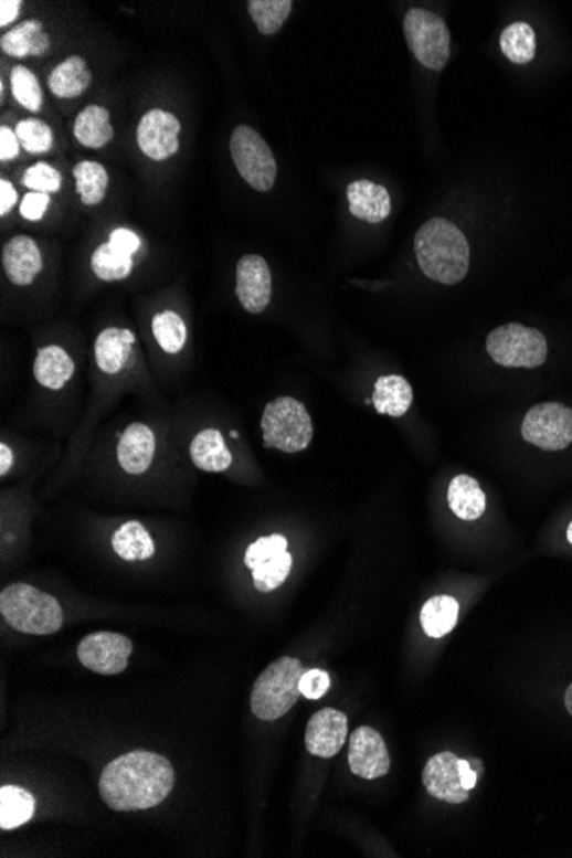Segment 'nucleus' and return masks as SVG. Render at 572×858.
Masks as SVG:
<instances>
[{"label":"nucleus","mask_w":572,"mask_h":858,"mask_svg":"<svg viewBox=\"0 0 572 858\" xmlns=\"http://www.w3.org/2000/svg\"><path fill=\"white\" fill-rule=\"evenodd\" d=\"M74 138L81 146L88 149H102L114 139L115 129L112 126L110 112L102 105L84 107L74 119Z\"/></svg>","instance_id":"5701e85b"},{"label":"nucleus","mask_w":572,"mask_h":858,"mask_svg":"<svg viewBox=\"0 0 572 858\" xmlns=\"http://www.w3.org/2000/svg\"><path fill=\"white\" fill-rule=\"evenodd\" d=\"M459 776H462V785L465 790H472L477 785V771L472 770V764L468 761L459 760Z\"/></svg>","instance_id":"a18cd8bd"},{"label":"nucleus","mask_w":572,"mask_h":858,"mask_svg":"<svg viewBox=\"0 0 572 858\" xmlns=\"http://www.w3.org/2000/svg\"><path fill=\"white\" fill-rule=\"evenodd\" d=\"M9 81H11V93L15 102L24 110L40 114L43 107V92L36 74L27 65L18 64L12 67Z\"/></svg>","instance_id":"72a5a7b5"},{"label":"nucleus","mask_w":572,"mask_h":858,"mask_svg":"<svg viewBox=\"0 0 572 858\" xmlns=\"http://www.w3.org/2000/svg\"><path fill=\"white\" fill-rule=\"evenodd\" d=\"M348 718L335 708L317 711L306 730L307 751L317 758L329 760L338 754L347 742Z\"/></svg>","instance_id":"2eb2a0df"},{"label":"nucleus","mask_w":572,"mask_h":858,"mask_svg":"<svg viewBox=\"0 0 572 858\" xmlns=\"http://www.w3.org/2000/svg\"><path fill=\"white\" fill-rule=\"evenodd\" d=\"M182 126L176 115L153 108L146 112L138 124L136 139L145 157L153 161L170 160L179 153V134Z\"/></svg>","instance_id":"9b49d317"},{"label":"nucleus","mask_w":572,"mask_h":858,"mask_svg":"<svg viewBox=\"0 0 572 858\" xmlns=\"http://www.w3.org/2000/svg\"><path fill=\"white\" fill-rule=\"evenodd\" d=\"M565 708H568L569 714L572 717V684L569 686L568 691H565Z\"/></svg>","instance_id":"de8ad7c7"},{"label":"nucleus","mask_w":572,"mask_h":858,"mask_svg":"<svg viewBox=\"0 0 572 858\" xmlns=\"http://www.w3.org/2000/svg\"><path fill=\"white\" fill-rule=\"evenodd\" d=\"M500 49L502 54L515 64H528L533 61L537 52L533 28L523 21L509 24L500 35Z\"/></svg>","instance_id":"473e14b6"},{"label":"nucleus","mask_w":572,"mask_h":858,"mask_svg":"<svg viewBox=\"0 0 572 858\" xmlns=\"http://www.w3.org/2000/svg\"><path fill=\"white\" fill-rule=\"evenodd\" d=\"M292 564H294V559L285 550V552L276 553L275 558L269 559V561L257 565L256 569H252V578H254V586H256L257 592L269 593L282 586L290 574Z\"/></svg>","instance_id":"e433bc0d"},{"label":"nucleus","mask_w":572,"mask_h":858,"mask_svg":"<svg viewBox=\"0 0 572 858\" xmlns=\"http://www.w3.org/2000/svg\"><path fill=\"white\" fill-rule=\"evenodd\" d=\"M241 306L248 314H261L269 306L273 295L272 269L264 257L247 254L237 264V286H235Z\"/></svg>","instance_id":"4468645a"},{"label":"nucleus","mask_w":572,"mask_h":858,"mask_svg":"<svg viewBox=\"0 0 572 858\" xmlns=\"http://www.w3.org/2000/svg\"><path fill=\"white\" fill-rule=\"evenodd\" d=\"M329 684L331 682H329V676L325 670L313 668V670L304 671V676L300 677V695L316 701L329 691Z\"/></svg>","instance_id":"ea45409f"},{"label":"nucleus","mask_w":572,"mask_h":858,"mask_svg":"<svg viewBox=\"0 0 572 858\" xmlns=\"http://www.w3.org/2000/svg\"><path fill=\"white\" fill-rule=\"evenodd\" d=\"M425 788L437 801L449 804H463L468 801L469 792L463 788L459 776V758L453 752H441L427 761L424 767Z\"/></svg>","instance_id":"dca6fc26"},{"label":"nucleus","mask_w":572,"mask_h":858,"mask_svg":"<svg viewBox=\"0 0 572 858\" xmlns=\"http://www.w3.org/2000/svg\"><path fill=\"white\" fill-rule=\"evenodd\" d=\"M18 191L9 180H0V216H6L18 203Z\"/></svg>","instance_id":"37998d69"},{"label":"nucleus","mask_w":572,"mask_h":858,"mask_svg":"<svg viewBox=\"0 0 572 858\" xmlns=\"http://www.w3.org/2000/svg\"><path fill=\"white\" fill-rule=\"evenodd\" d=\"M176 785L172 764L163 755L134 751L107 764L99 776V797L119 813L160 805Z\"/></svg>","instance_id":"f257e3e1"},{"label":"nucleus","mask_w":572,"mask_h":858,"mask_svg":"<svg viewBox=\"0 0 572 858\" xmlns=\"http://www.w3.org/2000/svg\"><path fill=\"white\" fill-rule=\"evenodd\" d=\"M413 390L405 378L401 375H384L375 381L372 403L381 415H405L412 406Z\"/></svg>","instance_id":"a878e982"},{"label":"nucleus","mask_w":572,"mask_h":858,"mask_svg":"<svg viewBox=\"0 0 572 858\" xmlns=\"http://www.w3.org/2000/svg\"><path fill=\"white\" fill-rule=\"evenodd\" d=\"M153 336L161 350L176 356L188 341V328L176 310H163L153 317Z\"/></svg>","instance_id":"f704fd0d"},{"label":"nucleus","mask_w":572,"mask_h":858,"mask_svg":"<svg viewBox=\"0 0 572 858\" xmlns=\"http://www.w3.org/2000/svg\"><path fill=\"white\" fill-rule=\"evenodd\" d=\"M459 617V603L453 596L439 595L427 600L420 621L425 634L431 637H443L456 626Z\"/></svg>","instance_id":"7c9ffc66"},{"label":"nucleus","mask_w":572,"mask_h":858,"mask_svg":"<svg viewBox=\"0 0 572 858\" xmlns=\"http://www.w3.org/2000/svg\"><path fill=\"white\" fill-rule=\"evenodd\" d=\"M12 462H14V459H12L11 447L4 443L0 444V475H2V477H6V475L9 474Z\"/></svg>","instance_id":"49530a36"},{"label":"nucleus","mask_w":572,"mask_h":858,"mask_svg":"<svg viewBox=\"0 0 572 858\" xmlns=\"http://www.w3.org/2000/svg\"><path fill=\"white\" fill-rule=\"evenodd\" d=\"M133 643L124 634L95 633L84 637L77 648L81 664L102 676H117L126 670Z\"/></svg>","instance_id":"f8f14e48"},{"label":"nucleus","mask_w":572,"mask_h":858,"mask_svg":"<svg viewBox=\"0 0 572 858\" xmlns=\"http://www.w3.org/2000/svg\"><path fill=\"white\" fill-rule=\"evenodd\" d=\"M230 155L237 172L254 191H272L278 176V165L272 148L256 129L235 127L230 138Z\"/></svg>","instance_id":"423d86ee"},{"label":"nucleus","mask_w":572,"mask_h":858,"mask_svg":"<svg viewBox=\"0 0 572 858\" xmlns=\"http://www.w3.org/2000/svg\"><path fill=\"white\" fill-rule=\"evenodd\" d=\"M141 248L138 233L115 229L108 242L98 245L92 254V269L102 282H120L133 273L134 254Z\"/></svg>","instance_id":"9d476101"},{"label":"nucleus","mask_w":572,"mask_h":858,"mask_svg":"<svg viewBox=\"0 0 572 858\" xmlns=\"http://www.w3.org/2000/svg\"><path fill=\"white\" fill-rule=\"evenodd\" d=\"M2 267L9 282L15 286H28L42 273L43 257L30 235H15L2 248Z\"/></svg>","instance_id":"f3484780"},{"label":"nucleus","mask_w":572,"mask_h":858,"mask_svg":"<svg viewBox=\"0 0 572 858\" xmlns=\"http://www.w3.org/2000/svg\"><path fill=\"white\" fill-rule=\"evenodd\" d=\"M191 458L199 469L208 474H222L233 462L222 432L216 428H204L195 435L191 443Z\"/></svg>","instance_id":"393cba45"},{"label":"nucleus","mask_w":572,"mask_h":858,"mask_svg":"<svg viewBox=\"0 0 572 858\" xmlns=\"http://www.w3.org/2000/svg\"><path fill=\"white\" fill-rule=\"evenodd\" d=\"M35 814V798L28 790L6 785L0 790V828L15 829Z\"/></svg>","instance_id":"c756f323"},{"label":"nucleus","mask_w":572,"mask_h":858,"mask_svg":"<svg viewBox=\"0 0 572 858\" xmlns=\"http://www.w3.org/2000/svg\"><path fill=\"white\" fill-rule=\"evenodd\" d=\"M447 500L449 508L458 518L465 521H475L480 518L487 508V497L480 485L475 478L468 475H458L454 477L447 490Z\"/></svg>","instance_id":"bb28decb"},{"label":"nucleus","mask_w":572,"mask_h":858,"mask_svg":"<svg viewBox=\"0 0 572 858\" xmlns=\"http://www.w3.org/2000/svg\"><path fill=\"white\" fill-rule=\"evenodd\" d=\"M568 540H569V543H571L572 545V523L569 525V528H568Z\"/></svg>","instance_id":"09e8293b"},{"label":"nucleus","mask_w":572,"mask_h":858,"mask_svg":"<svg viewBox=\"0 0 572 858\" xmlns=\"http://www.w3.org/2000/svg\"><path fill=\"white\" fill-rule=\"evenodd\" d=\"M521 435L543 451H562L572 443V409L562 403H542L525 416Z\"/></svg>","instance_id":"1a4fd4ad"},{"label":"nucleus","mask_w":572,"mask_h":858,"mask_svg":"<svg viewBox=\"0 0 572 858\" xmlns=\"http://www.w3.org/2000/svg\"><path fill=\"white\" fill-rule=\"evenodd\" d=\"M74 369L76 366H74V360L71 359L70 353L57 345H50L36 353L33 374H35L40 385L46 390L57 391L71 381Z\"/></svg>","instance_id":"b1692460"},{"label":"nucleus","mask_w":572,"mask_h":858,"mask_svg":"<svg viewBox=\"0 0 572 858\" xmlns=\"http://www.w3.org/2000/svg\"><path fill=\"white\" fill-rule=\"evenodd\" d=\"M286 547H288V540L283 534L259 538L257 542L248 545L247 552H245V565L252 571L263 562L275 558L276 553L285 552Z\"/></svg>","instance_id":"58836bf2"},{"label":"nucleus","mask_w":572,"mask_h":858,"mask_svg":"<svg viewBox=\"0 0 572 858\" xmlns=\"http://www.w3.org/2000/svg\"><path fill=\"white\" fill-rule=\"evenodd\" d=\"M0 614L12 629L31 636L55 634L64 624L61 603L30 584L15 583L0 593Z\"/></svg>","instance_id":"7ed1b4c3"},{"label":"nucleus","mask_w":572,"mask_h":858,"mask_svg":"<svg viewBox=\"0 0 572 858\" xmlns=\"http://www.w3.org/2000/svg\"><path fill=\"white\" fill-rule=\"evenodd\" d=\"M304 671L300 661L290 656L273 661L252 687V713L264 721L285 717L298 701Z\"/></svg>","instance_id":"20e7f679"},{"label":"nucleus","mask_w":572,"mask_h":858,"mask_svg":"<svg viewBox=\"0 0 572 858\" xmlns=\"http://www.w3.org/2000/svg\"><path fill=\"white\" fill-rule=\"evenodd\" d=\"M348 763L353 775L363 780L384 776L391 767L390 752L381 733L370 727H359L351 733Z\"/></svg>","instance_id":"ddd939ff"},{"label":"nucleus","mask_w":572,"mask_h":858,"mask_svg":"<svg viewBox=\"0 0 572 858\" xmlns=\"http://www.w3.org/2000/svg\"><path fill=\"white\" fill-rule=\"evenodd\" d=\"M136 335L129 329L107 328L95 341V360L104 374L115 375L130 363Z\"/></svg>","instance_id":"aec40b11"},{"label":"nucleus","mask_w":572,"mask_h":858,"mask_svg":"<svg viewBox=\"0 0 572 858\" xmlns=\"http://www.w3.org/2000/svg\"><path fill=\"white\" fill-rule=\"evenodd\" d=\"M14 130L27 153L45 155L54 148V130L42 119L28 117V119L20 120Z\"/></svg>","instance_id":"c9c22d12"},{"label":"nucleus","mask_w":572,"mask_h":858,"mask_svg":"<svg viewBox=\"0 0 572 858\" xmlns=\"http://www.w3.org/2000/svg\"><path fill=\"white\" fill-rule=\"evenodd\" d=\"M350 213L367 223H381L391 214V195L384 186L357 180L347 189Z\"/></svg>","instance_id":"6ab92c4d"},{"label":"nucleus","mask_w":572,"mask_h":858,"mask_svg":"<svg viewBox=\"0 0 572 858\" xmlns=\"http://www.w3.org/2000/svg\"><path fill=\"white\" fill-rule=\"evenodd\" d=\"M49 49V33L39 20H27L15 24L0 39V50L12 59L42 57Z\"/></svg>","instance_id":"4be33fe9"},{"label":"nucleus","mask_w":572,"mask_h":858,"mask_svg":"<svg viewBox=\"0 0 572 858\" xmlns=\"http://www.w3.org/2000/svg\"><path fill=\"white\" fill-rule=\"evenodd\" d=\"M73 176L77 195L84 206H98L107 198L110 177L104 165L92 160L80 161L74 167Z\"/></svg>","instance_id":"c85d7f7f"},{"label":"nucleus","mask_w":572,"mask_h":858,"mask_svg":"<svg viewBox=\"0 0 572 858\" xmlns=\"http://www.w3.org/2000/svg\"><path fill=\"white\" fill-rule=\"evenodd\" d=\"M403 30L416 61L435 73L443 71L451 55L449 30L443 18L427 9L413 8L406 12Z\"/></svg>","instance_id":"0eeeda50"},{"label":"nucleus","mask_w":572,"mask_h":858,"mask_svg":"<svg viewBox=\"0 0 572 858\" xmlns=\"http://www.w3.org/2000/svg\"><path fill=\"white\" fill-rule=\"evenodd\" d=\"M50 206V195L42 192H28L20 204V213L28 222H40Z\"/></svg>","instance_id":"a19ab883"},{"label":"nucleus","mask_w":572,"mask_h":858,"mask_svg":"<svg viewBox=\"0 0 572 858\" xmlns=\"http://www.w3.org/2000/svg\"><path fill=\"white\" fill-rule=\"evenodd\" d=\"M157 451V439L148 425L133 424L127 427L117 446L120 468L130 475L145 474L151 466Z\"/></svg>","instance_id":"a211bd4d"},{"label":"nucleus","mask_w":572,"mask_h":858,"mask_svg":"<svg viewBox=\"0 0 572 858\" xmlns=\"http://www.w3.org/2000/svg\"><path fill=\"white\" fill-rule=\"evenodd\" d=\"M21 0H2L0 2V28H8L18 20L21 12Z\"/></svg>","instance_id":"c03bdc74"},{"label":"nucleus","mask_w":572,"mask_h":858,"mask_svg":"<svg viewBox=\"0 0 572 858\" xmlns=\"http://www.w3.org/2000/svg\"><path fill=\"white\" fill-rule=\"evenodd\" d=\"M292 0H248L247 11L257 30L266 36H273L282 30L290 15Z\"/></svg>","instance_id":"2f4dec72"},{"label":"nucleus","mask_w":572,"mask_h":858,"mask_svg":"<svg viewBox=\"0 0 572 858\" xmlns=\"http://www.w3.org/2000/svg\"><path fill=\"white\" fill-rule=\"evenodd\" d=\"M415 254L422 272L435 282L456 285L468 275V241L458 226L444 218H434L420 226Z\"/></svg>","instance_id":"f03ea898"},{"label":"nucleus","mask_w":572,"mask_h":858,"mask_svg":"<svg viewBox=\"0 0 572 858\" xmlns=\"http://www.w3.org/2000/svg\"><path fill=\"white\" fill-rule=\"evenodd\" d=\"M261 428L264 446L283 453H300L313 443V419L304 403L295 398L269 401L264 409Z\"/></svg>","instance_id":"39448f33"},{"label":"nucleus","mask_w":572,"mask_h":858,"mask_svg":"<svg viewBox=\"0 0 572 858\" xmlns=\"http://www.w3.org/2000/svg\"><path fill=\"white\" fill-rule=\"evenodd\" d=\"M490 359L502 367L534 369L545 363L547 340L538 329L525 328L518 322L494 329L487 338Z\"/></svg>","instance_id":"6e6552de"},{"label":"nucleus","mask_w":572,"mask_h":858,"mask_svg":"<svg viewBox=\"0 0 572 858\" xmlns=\"http://www.w3.org/2000/svg\"><path fill=\"white\" fill-rule=\"evenodd\" d=\"M112 547L114 552L127 562L148 561L155 555L153 538L138 521H129L115 531Z\"/></svg>","instance_id":"cd10ccee"},{"label":"nucleus","mask_w":572,"mask_h":858,"mask_svg":"<svg viewBox=\"0 0 572 858\" xmlns=\"http://www.w3.org/2000/svg\"><path fill=\"white\" fill-rule=\"evenodd\" d=\"M21 183L31 192H42V194L50 195L61 191L62 176L57 168L52 167L46 161H36L23 173Z\"/></svg>","instance_id":"4c0bfd02"},{"label":"nucleus","mask_w":572,"mask_h":858,"mask_svg":"<svg viewBox=\"0 0 572 858\" xmlns=\"http://www.w3.org/2000/svg\"><path fill=\"white\" fill-rule=\"evenodd\" d=\"M21 146L20 138L11 127H0V160L11 161L20 157Z\"/></svg>","instance_id":"79ce46f5"},{"label":"nucleus","mask_w":572,"mask_h":858,"mask_svg":"<svg viewBox=\"0 0 572 858\" xmlns=\"http://www.w3.org/2000/svg\"><path fill=\"white\" fill-rule=\"evenodd\" d=\"M93 73L88 62L81 55H71L55 65L46 77L52 95L61 99L80 98L92 86Z\"/></svg>","instance_id":"412c9836"}]
</instances>
